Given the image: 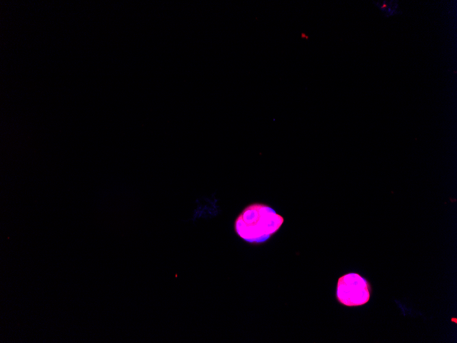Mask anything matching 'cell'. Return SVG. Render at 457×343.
<instances>
[{
	"label": "cell",
	"instance_id": "2",
	"mask_svg": "<svg viewBox=\"0 0 457 343\" xmlns=\"http://www.w3.org/2000/svg\"><path fill=\"white\" fill-rule=\"evenodd\" d=\"M371 292L369 281L355 272L345 274L339 278L336 288V298L341 305L356 307L367 303Z\"/></svg>",
	"mask_w": 457,
	"mask_h": 343
},
{
	"label": "cell",
	"instance_id": "3",
	"mask_svg": "<svg viewBox=\"0 0 457 343\" xmlns=\"http://www.w3.org/2000/svg\"><path fill=\"white\" fill-rule=\"evenodd\" d=\"M302 37H304V38H308V37H307L305 34H302Z\"/></svg>",
	"mask_w": 457,
	"mask_h": 343
},
{
	"label": "cell",
	"instance_id": "1",
	"mask_svg": "<svg viewBox=\"0 0 457 343\" xmlns=\"http://www.w3.org/2000/svg\"><path fill=\"white\" fill-rule=\"evenodd\" d=\"M284 218L267 204L254 203L246 206L235 220L237 235L250 244L267 241L280 228Z\"/></svg>",
	"mask_w": 457,
	"mask_h": 343
}]
</instances>
